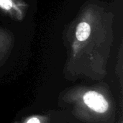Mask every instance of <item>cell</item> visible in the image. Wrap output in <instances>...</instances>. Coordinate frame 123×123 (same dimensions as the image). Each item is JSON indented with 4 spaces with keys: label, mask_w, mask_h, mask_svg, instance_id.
Returning a JSON list of instances; mask_svg holds the SVG:
<instances>
[{
    "label": "cell",
    "mask_w": 123,
    "mask_h": 123,
    "mask_svg": "<svg viewBox=\"0 0 123 123\" xmlns=\"http://www.w3.org/2000/svg\"><path fill=\"white\" fill-rule=\"evenodd\" d=\"M29 5L24 0H0V12L16 21H22Z\"/></svg>",
    "instance_id": "cell-2"
},
{
    "label": "cell",
    "mask_w": 123,
    "mask_h": 123,
    "mask_svg": "<svg viewBox=\"0 0 123 123\" xmlns=\"http://www.w3.org/2000/svg\"><path fill=\"white\" fill-rule=\"evenodd\" d=\"M27 123H40V121H39V120H38L37 118H36V117H33V118H31L30 120H29Z\"/></svg>",
    "instance_id": "cell-5"
},
{
    "label": "cell",
    "mask_w": 123,
    "mask_h": 123,
    "mask_svg": "<svg viewBox=\"0 0 123 123\" xmlns=\"http://www.w3.org/2000/svg\"><path fill=\"white\" fill-rule=\"evenodd\" d=\"M84 103L92 110L99 112L104 113L105 112L109 107L107 101L105 97L97 92L89 91L84 95Z\"/></svg>",
    "instance_id": "cell-3"
},
{
    "label": "cell",
    "mask_w": 123,
    "mask_h": 123,
    "mask_svg": "<svg viewBox=\"0 0 123 123\" xmlns=\"http://www.w3.org/2000/svg\"><path fill=\"white\" fill-rule=\"evenodd\" d=\"M115 14L94 0L87 1L66 27L63 42L71 62L94 63L109 55L115 39Z\"/></svg>",
    "instance_id": "cell-1"
},
{
    "label": "cell",
    "mask_w": 123,
    "mask_h": 123,
    "mask_svg": "<svg viewBox=\"0 0 123 123\" xmlns=\"http://www.w3.org/2000/svg\"><path fill=\"white\" fill-rule=\"evenodd\" d=\"M14 35L5 28L0 27V60L4 58L13 49Z\"/></svg>",
    "instance_id": "cell-4"
}]
</instances>
